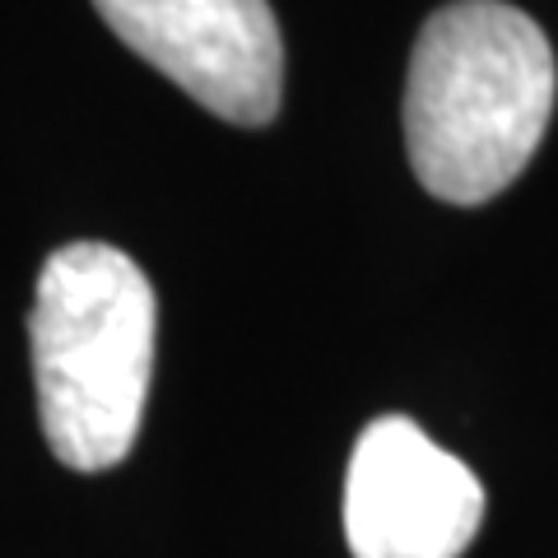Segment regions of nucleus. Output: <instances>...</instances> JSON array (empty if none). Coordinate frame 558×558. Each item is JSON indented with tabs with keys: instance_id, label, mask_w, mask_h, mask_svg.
Masks as SVG:
<instances>
[{
	"instance_id": "nucleus-3",
	"label": "nucleus",
	"mask_w": 558,
	"mask_h": 558,
	"mask_svg": "<svg viewBox=\"0 0 558 558\" xmlns=\"http://www.w3.org/2000/svg\"><path fill=\"white\" fill-rule=\"evenodd\" d=\"M135 57L233 126H266L284 89L270 0H94Z\"/></svg>"
},
{
	"instance_id": "nucleus-1",
	"label": "nucleus",
	"mask_w": 558,
	"mask_h": 558,
	"mask_svg": "<svg viewBox=\"0 0 558 558\" xmlns=\"http://www.w3.org/2000/svg\"><path fill=\"white\" fill-rule=\"evenodd\" d=\"M558 70L531 14L502 0H451L428 14L405 80L414 178L447 205H484L535 159Z\"/></svg>"
},
{
	"instance_id": "nucleus-2",
	"label": "nucleus",
	"mask_w": 558,
	"mask_h": 558,
	"mask_svg": "<svg viewBox=\"0 0 558 558\" xmlns=\"http://www.w3.org/2000/svg\"><path fill=\"white\" fill-rule=\"evenodd\" d=\"M154 284L121 247L70 242L47 256L28 349L43 433L61 465L94 475L126 461L154 377Z\"/></svg>"
},
{
	"instance_id": "nucleus-4",
	"label": "nucleus",
	"mask_w": 558,
	"mask_h": 558,
	"mask_svg": "<svg viewBox=\"0 0 558 558\" xmlns=\"http://www.w3.org/2000/svg\"><path fill=\"white\" fill-rule=\"evenodd\" d=\"M484 521L475 470L405 414L359 433L344 475V539L354 558H461Z\"/></svg>"
}]
</instances>
